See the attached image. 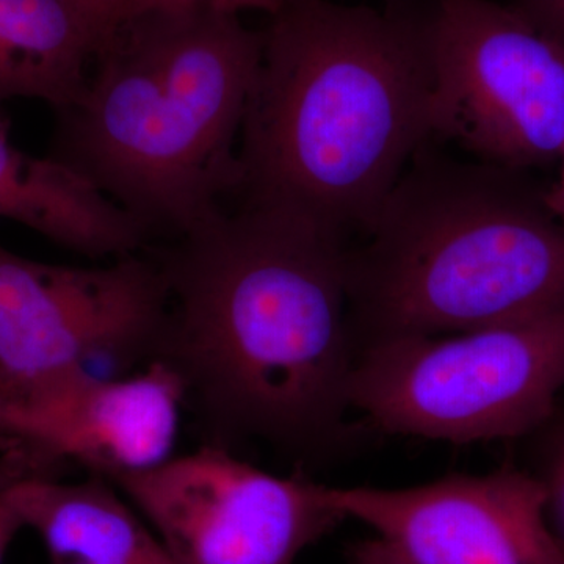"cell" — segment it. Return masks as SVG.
<instances>
[{
  "mask_svg": "<svg viewBox=\"0 0 564 564\" xmlns=\"http://www.w3.org/2000/svg\"><path fill=\"white\" fill-rule=\"evenodd\" d=\"M348 252L295 215L221 209L154 256L169 291L159 359L223 429L300 452L347 444Z\"/></svg>",
  "mask_w": 564,
  "mask_h": 564,
  "instance_id": "1",
  "label": "cell"
},
{
  "mask_svg": "<svg viewBox=\"0 0 564 564\" xmlns=\"http://www.w3.org/2000/svg\"><path fill=\"white\" fill-rule=\"evenodd\" d=\"M240 131L242 204L366 234L432 137L425 17L285 0Z\"/></svg>",
  "mask_w": 564,
  "mask_h": 564,
  "instance_id": "2",
  "label": "cell"
},
{
  "mask_svg": "<svg viewBox=\"0 0 564 564\" xmlns=\"http://www.w3.org/2000/svg\"><path fill=\"white\" fill-rule=\"evenodd\" d=\"M262 35L236 14H144L115 33L80 98L57 110L50 155L148 234L174 239L239 192V135Z\"/></svg>",
  "mask_w": 564,
  "mask_h": 564,
  "instance_id": "3",
  "label": "cell"
},
{
  "mask_svg": "<svg viewBox=\"0 0 564 564\" xmlns=\"http://www.w3.org/2000/svg\"><path fill=\"white\" fill-rule=\"evenodd\" d=\"M414 155L348 252L356 350L564 306V225L513 170Z\"/></svg>",
  "mask_w": 564,
  "mask_h": 564,
  "instance_id": "4",
  "label": "cell"
},
{
  "mask_svg": "<svg viewBox=\"0 0 564 564\" xmlns=\"http://www.w3.org/2000/svg\"><path fill=\"white\" fill-rule=\"evenodd\" d=\"M563 391L564 306L470 332L364 344L348 402L378 432L469 444L543 429Z\"/></svg>",
  "mask_w": 564,
  "mask_h": 564,
  "instance_id": "5",
  "label": "cell"
},
{
  "mask_svg": "<svg viewBox=\"0 0 564 564\" xmlns=\"http://www.w3.org/2000/svg\"><path fill=\"white\" fill-rule=\"evenodd\" d=\"M425 35L432 137L513 172L560 161L562 41L496 0H433Z\"/></svg>",
  "mask_w": 564,
  "mask_h": 564,
  "instance_id": "6",
  "label": "cell"
},
{
  "mask_svg": "<svg viewBox=\"0 0 564 564\" xmlns=\"http://www.w3.org/2000/svg\"><path fill=\"white\" fill-rule=\"evenodd\" d=\"M113 484L174 564H295L345 521L329 486L265 473L218 447L172 456Z\"/></svg>",
  "mask_w": 564,
  "mask_h": 564,
  "instance_id": "7",
  "label": "cell"
},
{
  "mask_svg": "<svg viewBox=\"0 0 564 564\" xmlns=\"http://www.w3.org/2000/svg\"><path fill=\"white\" fill-rule=\"evenodd\" d=\"M169 311L161 265H54L0 245V392L98 356L158 350Z\"/></svg>",
  "mask_w": 564,
  "mask_h": 564,
  "instance_id": "8",
  "label": "cell"
},
{
  "mask_svg": "<svg viewBox=\"0 0 564 564\" xmlns=\"http://www.w3.org/2000/svg\"><path fill=\"white\" fill-rule=\"evenodd\" d=\"M329 497L414 564H564L547 486L514 467L406 488L329 486Z\"/></svg>",
  "mask_w": 564,
  "mask_h": 564,
  "instance_id": "9",
  "label": "cell"
},
{
  "mask_svg": "<svg viewBox=\"0 0 564 564\" xmlns=\"http://www.w3.org/2000/svg\"><path fill=\"white\" fill-rule=\"evenodd\" d=\"M185 397L181 373L163 359L124 380L69 366L0 392V437L113 481L172 458Z\"/></svg>",
  "mask_w": 564,
  "mask_h": 564,
  "instance_id": "10",
  "label": "cell"
},
{
  "mask_svg": "<svg viewBox=\"0 0 564 564\" xmlns=\"http://www.w3.org/2000/svg\"><path fill=\"white\" fill-rule=\"evenodd\" d=\"M0 217L90 259L135 254L150 234L66 163L33 158L10 139L0 109Z\"/></svg>",
  "mask_w": 564,
  "mask_h": 564,
  "instance_id": "11",
  "label": "cell"
},
{
  "mask_svg": "<svg viewBox=\"0 0 564 564\" xmlns=\"http://www.w3.org/2000/svg\"><path fill=\"white\" fill-rule=\"evenodd\" d=\"M3 492L24 529L46 545L52 562L174 564L139 511L102 481L65 485L33 475Z\"/></svg>",
  "mask_w": 564,
  "mask_h": 564,
  "instance_id": "12",
  "label": "cell"
},
{
  "mask_svg": "<svg viewBox=\"0 0 564 564\" xmlns=\"http://www.w3.org/2000/svg\"><path fill=\"white\" fill-rule=\"evenodd\" d=\"M96 41L65 0H0V109L36 99L55 111L80 98Z\"/></svg>",
  "mask_w": 564,
  "mask_h": 564,
  "instance_id": "13",
  "label": "cell"
},
{
  "mask_svg": "<svg viewBox=\"0 0 564 564\" xmlns=\"http://www.w3.org/2000/svg\"><path fill=\"white\" fill-rule=\"evenodd\" d=\"M91 33L99 51L135 18L137 0H65ZM96 57V55H95Z\"/></svg>",
  "mask_w": 564,
  "mask_h": 564,
  "instance_id": "14",
  "label": "cell"
},
{
  "mask_svg": "<svg viewBox=\"0 0 564 564\" xmlns=\"http://www.w3.org/2000/svg\"><path fill=\"white\" fill-rule=\"evenodd\" d=\"M284 3L285 0H137L135 18L144 14H185L198 11L239 17L242 11L248 10L263 11L273 17Z\"/></svg>",
  "mask_w": 564,
  "mask_h": 564,
  "instance_id": "15",
  "label": "cell"
},
{
  "mask_svg": "<svg viewBox=\"0 0 564 564\" xmlns=\"http://www.w3.org/2000/svg\"><path fill=\"white\" fill-rule=\"evenodd\" d=\"M558 440L547 474L541 478L549 491V518L564 547V432Z\"/></svg>",
  "mask_w": 564,
  "mask_h": 564,
  "instance_id": "16",
  "label": "cell"
},
{
  "mask_svg": "<svg viewBox=\"0 0 564 564\" xmlns=\"http://www.w3.org/2000/svg\"><path fill=\"white\" fill-rule=\"evenodd\" d=\"M513 6L541 31L564 43V0H514Z\"/></svg>",
  "mask_w": 564,
  "mask_h": 564,
  "instance_id": "17",
  "label": "cell"
},
{
  "mask_svg": "<svg viewBox=\"0 0 564 564\" xmlns=\"http://www.w3.org/2000/svg\"><path fill=\"white\" fill-rule=\"evenodd\" d=\"M345 564H414L404 558L392 545L381 538L370 534L362 540L355 541L348 547L347 563Z\"/></svg>",
  "mask_w": 564,
  "mask_h": 564,
  "instance_id": "18",
  "label": "cell"
},
{
  "mask_svg": "<svg viewBox=\"0 0 564 564\" xmlns=\"http://www.w3.org/2000/svg\"><path fill=\"white\" fill-rule=\"evenodd\" d=\"M24 529L20 514L7 499L6 492L0 491V564L3 563L11 543L17 534Z\"/></svg>",
  "mask_w": 564,
  "mask_h": 564,
  "instance_id": "19",
  "label": "cell"
},
{
  "mask_svg": "<svg viewBox=\"0 0 564 564\" xmlns=\"http://www.w3.org/2000/svg\"><path fill=\"white\" fill-rule=\"evenodd\" d=\"M558 162L562 163V172H560L558 181L554 182L552 187L545 188L544 202L552 214L564 225V147Z\"/></svg>",
  "mask_w": 564,
  "mask_h": 564,
  "instance_id": "20",
  "label": "cell"
},
{
  "mask_svg": "<svg viewBox=\"0 0 564 564\" xmlns=\"http://www.w3.org/2000/svg\"><path fill=\"white\" fill-rule=\"evenodd\" d=\"M20 478H24V475L7 473L6 469L0 467V491H3V489H6L7 486L13 484V481L20 480Z\"/></svg>",
  "mask_w": 564,
  "mask_h": 564,
  "instance_id": "21",
  "label": "cell"
},
{
  "mask_svg": "<svg viewBox=\"0 0 564 564\" xmlns=\"http://www.w3.org/2000/svg\"><path fill=\"white\" fill-rule=\"evenodd\" d=\"M52 564H84L79 562H52Z\"/></svg>",
  "mask_w": 564,
  "mask_h": 564,
  "instance_id": "22",
  "label": "cell"
}]
</instances>
